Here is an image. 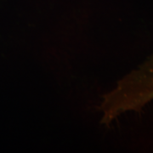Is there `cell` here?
Returning a JSON list of instances; mask_svg holds the SVG:
<instances>
[{"label": "cell", "instance_id": "cell-1", "mask_svg": "<svg viewBox=\"0 0 153 153\" xmlns=\"http://www.w3.org/2000/svg\"><path fill=\"white\" fill-rule=\"evenodd\" d=\"M153 100V53L138 68L119 80L117 86L103 95L99 106L100 123L110 125L121 115L140 112Z\"/></svg>", "mask_w": 153, "mask_h": 153}]
</instances>
